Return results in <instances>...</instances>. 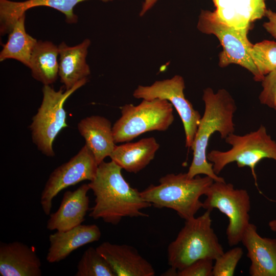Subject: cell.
<instances>
[{
    "mask_svg": "<svg viewBox=\"0 0 276 276\" xmlns=\"http://www.w3.org/2000/svg\"><path fill=\"white\" fill-rule=\"evenodd\" d=\"M218 18L228 26L249 31L252 24L265 16L266 0H212Z\"/></svg>",
    "mask_w": 276,
    "mask_h": 276,
    "instance_id": "cell-18",
    "label": "cell"
},
{
    "mask_svg": "<svg viewBox=\"0 0 276 276\" xmlns=\"http://www.w3.org/2000/svg\"><path fill=\"white\" fill-rule=\"evenodd\" d=\"M159 148L154 137L144 138L136 142L116 146L109 157L122 169L136 173L153 159Z\"/></svg>",
    "mask_w": 276,
    "mask_h": 276,
    "instance_id": "cell-21",
    "label": "cell"
},
{
    "mask_svg": "<svg viewBox=\"0 0 276 276\" xmlns=\"http://www.w3.org/2000/svg\"><path fill=\"white\" fill-rule=\"evenodd\" d=\"M213 260L200 259L177 271L178 276H213Z\"/></svg>",
    "mask_w": 276,
    "mask_h": 276,
    "instance_id": "cell-28",
    "label": "cell"
},
{
    "mask_svg": "<svg viewBox=\"0 0 276 276\" xmlns=\"http://www.w3.org/2000/svg\"><path fill=\"white\" fill-rule=\"evenodd\" d=\"M88 79L80 81L73 87L64 91L61 88L55 90L50 85H43V98L36 114L30 125L33 143L45 155H55L53 143L58 134L67 125L64 104L76 90L85 85Z\"/></svg>",
    "mask_w": 276,
    "mask_h": 276,
    "instance_id": "cell-7",
    "label": "cell"
},
{
    "mask_svg": "<svg viewBox=\"0 0 276 276\" xmlns=\"http://www.w3.org/2000/svg\"><path fill=\"white\" fill-rule=\"evenodd\" d=\"M276 2V0H274Z\"/></svg>",
    "mask_w": 276,
    "mask_h": 276,
    "instance_id": "cell-32",
    "label": "cell"
},
{
    "mask_svg": "<svg viewBox=\"0 0 276 276\" xmlns=\"http://www.w3.org/2000/svg\"><path fill=\"white\" fill-rule=\"evenodd\" d=\"M197 28L203 33L215 35L219 40L223 49L219 55V66L238 64L250 72L256 81H262L264 77L258 71L249 53L252 44L247 38L249 31L228 26L214 11L209 10L201 11Z\"/></svg>",
    "mask_w": 276,
    "mask_h": 276,
    "instance_id": "cell-8",
    "label": "cell"
},
{
    "mask_svg": "<svg viewBox=\"0 0 276 276\" xmlns=\"http://www.w3.org/2000/svg\"><path fill=\"white\" fill-rule=\"evenodd\" d=\"M185 220L183 227L168 247V264L180 270L200 259L215 260L223 252L222 245L212 227L211 212Z\"/></svg>",
    "mask_w": 276,
    "mask_h": 276,
    "instance_id": "cell-4",
    "label": "cell"
},
{
    "mask_svg": "<svg viewBox=\"0 0 276 276\" xmlns=\"http://www.w3.org/2000/svg\"><path fill=\"white\" fill-rule=\"evenodd\" d=\"M58 46L49 41H37L28 67L32 77L43 85L54 83L58 76Z\"/></svg>",
    "mask_w": 276,
    "mask_h": 276,
    "instance_id": "cell-22",
    "label": "cell"
},
{
    "mask_svg": "<svg viewBox=\"0 0 276 276\" xmlns=\"http://www.w3.org/2000/svg\"><path fill=\"white\" fill-rule=\"evenodd\" d=\"M112 126L116 143L128 142L145 132L167 130L174 120L173 106L167 100L143 99L137 105L125 104Z\"/></svg>",
    "mask_w": 276,
    "mask_h": 276,
    "instance_id": "cell-6",
    "label": "cell"
},
{
    "mask_svg": "<svg viewBox=\"0 0 276 276\" xmlns=\"http://www.w3.org/2000/svg\"><path fill=\"white\" fill-rule=\"evenodd\" d=\"M99 165L93 152L85 145L68 162L50 174L42 190L40 203L44 214H51L53 199L63 189L96 177Z\"/></svg>",
    "mask_w": 276,
    "mask_h": 276,
    "instance_id": "cell-11",
    "label": "cell"
},
{
    "mask_svg": "<svg viewBox=\"0 0 276 276\" xmlns=\"http://www.w3.org/2000/svg\"><path fill=\"white\" fill-rule=\"evenodd\" d=\"M96 249L109 263L116 276H154L152 265L133 246L108 241Z\"/></svg>",
    "mask_w": 276,
    "mask_h": 276,
    "instance_id": "cell-13",
    "label": "cell"
},
{
    "mask_svg": "<svg viewBox=\"0 0 276 276\" xmlns=\"http://www.w3.org/2000/svg\"><path fill=\"white\" fill-rule=\"evenodd\" d=\"M26 15L21 16L9 33L8 40L3 44L0 61L16 60L29 67L33 50L37 40L28 34L25 26Z\"/></svg>",
    "mask_w": 276,
    "mask_h": 276,
    "instance_id": "cell-23",
    "label": "cell"
},
{
    "mask_svg": "<svg viewBox=\"0 0 276 276\" xmlns=\"http://www.w3.org/2000/svg\"><path fill=\"white\" fill-rule=\"evenodd\" d=\"M185 88L183 77L175 75L171 79L156 81L150 86L139 85L133 96L136 99H160L169 101L181 120L186 135V147L191 148L201 116L186 98Z\"/></svg>",
    "mask_w": 276,
    "mask_h": 276,
    "instance_id": "cell-10",
    "label": "cell"
},
{
    "mask_svg": "<svg viewBox=\"0 0 276 276\" xmlns=\"http://www.w3.org/2000/svg\"><path fill=\"white\" fill-rule=\"evenodd\" d=\"M202 100L204 111L201 117L191 149L193 157L187 173L190 178L203 174L214 181H225L214 171L213 164L207 159V148L211 136L218 132L222 139L235 130L233 119L237 106L231 95L225 89L215 93L210 87L203 90Z\"/></svg>",
    "mask_w": 276,
    "mask_h": 276,
    "instance_id": "cell-2",
    "label": "cell"
},
{
    "mask_svg": "<svg viewBox=\"0 0 276 276\" xmlns=\"http://www.w3.org/2000/svg\"><path fill=\"white\" fill-rule=\"evenodd\" d=\"M251 261V276H276V239L261 236L257 226L250 223L241 241Z\"/></svg>",
    "mask_w": 276,
    "mask_h": 276,
    "instance_id": "cell-12",
    "label": "cell"
},
{
    "mask_svg": "<svg viewBox=\"0 0 276 276\" xmlns=\"http://www.w3.org/2000/svg\"><path fill=\"white\" fill-rule=\"evenodd\" d=\"M90 190L88 184L84 183L73 191H66L58 210L50 214L47 229L62 232L81 224L89 210Z\"/></svg>",
    "mask_w": 276,
    "mask_h": 276,
    "instance_id": "cell-14",
    "label": "cell"
},
{
    "mask_svg": "<svg viewBox=\"0 0 276 276\" xmlns=\"http://www.w3.org/2000/svg\"><path fill=\"white\" fill-rule=\"evenodd\" d=\"M41 263L34 247L21 242L0 244V275L40 276Z\"/></svg>",
    "mask_w": 276,
    "mask_h": 276,
    "instance_id": "cell-15",
    "label": "cell"
},
{
    "mask_svg": "<svg viewBox=\"0 0 276 276\" xmlns=\"http://www.w3.org/2000/svg\"><path fill=\"white\" fill-rule=\"evenodd\" d=\"M85 1L88 0H26L23 2L0 0L1 34H9L15 22L26 11L39 6L54 8L65 15L67 23H76L78 17L74 13V8L77 4ZM100 1L107 2L113 0Z\"/></svg>",
    "mask_w": 276,
    "mask_h": 276,
    "instance_id": "cell-16",
    "label": "cell"
},
{
    "mask_svg": "<svg viewBox=\"0 0 276 276\" xmlns=\"http://www.w3.org/2000/svg\"><path fill=\"white\" fill-rule=\"evenodd\" d=\"M265 16L268 21L265 22L263 26L266 31L276 39V13L270 9H267Z\"/></svg>",
    "mask_w": 276,
    "mask_h": 276,
    "instance_id": "cell-29",
    "label": "cell"
},
{
    "mask_svg": "<svg viewBox=\"0 0 276 276\" xmlns=\"http://www.w3.org/2000/svg\"><path fill=\"white\" fill-rule=\"evenodd\" d=\"M243 255V249L240 247H235L224 252L215 260L213 276L234 275L236 268Z\"/></svg>",
    "mask_w": 276,
    "mask_h": 276,
    "instance_id": "cell-26",
    "label": "cell"
},
{
    "mask_svg": "<svg viewBox=\"0 0 276 276\" xmlns=\"http://www.w3.org/2000/svg\"><path fill=\"white\" fill-rule=\"evenodd\" d=\"M76 276H116L112 268L97 249L85 250L77 265Z\"/></svg>",
    "mask_w": 276,
    "mask_h": 276,
    "instance_id": "cell-24",
    "label": "cell"
},
{
    "mask_svg": "<svg viewBox=\"0 0 276 276\" xmlns=\"http://www.w3.org/2000/svg\"><path fill=\"white\" fill-rule=\"evenodd\" d=\"M225 141L232 146L230 149L224 151L213 150L207 153V159L213 164L214 172L218 175L226 165L236 162L239 168H250L258 187L256 166L265 158L276 161V142L263 125L257 130L243 135L231 133Z\"/></svg>",
    "mask_w": 276,
    "mask_h": 276,
    "instance_id": "cell-5",
    "label": "cell"
},
{
    "mask_svg": "<svg viewBox=\"0 0 276 276\" xmlns=\"http://www.w3.org/2000/svg\"><path fill=\"white\" fill-rule=\"evenodd\" d=\"M249 53L259 73L265 76L276 69V42L264 40L252 44Z\"/></svg>",
    "mask_w": 276,
    "mask_h": 276,
    "instance_id": "cell-25",
    "label": "cell"
},
{
    "mask_svg": "<svg viewBox=\"0 0 276 276\" xmlns=\"http://www.w3.org/2000/svg\"><path fill=\"white\" fill-rule=\"evenodd\" d=\"M268 226L272 231L276 232V219L270 221L268 223Z\"/></svg>",
    "mask_w": 276,
    "mask_h": 276,
    "instance_id": "cell-31",
    "label": "cell"
},
{
    "mask_svg": "<svg viewBox=\"0 0 276 276\" xmlns=\"http://www.w3.org/2000/svg\"><path fill=\"white\" fill-rule=\"evenodd\" d=\"M158 0H144L142 5L140 16H143L150 9H151Z\"/></svg>",
    "mask_w": 276,
    "mask_h": 276,
    "instance_id": "cell-30",
    "label": "cell"
},
{
    "mask_svg": "<svg viewBox=\"0 0 276 276\" xmlns=\"http://www.w3.org/2000/svg\"><path fill=\"white\" fill-rule=\"evenodd\" d=\"M202 208L212 211L219 210L228 220L226 228L228 244H238L250 223V198L247 190L235 189L234 185L225 181H214L205 193Z\"/></svg>",
    "mask_w": 276,
    "mask_h": 276,
    "instance_id": "cell-9",
    "label": "cell"
},
{
    "mask_svg": "<svg viewBox=\"0 0 276 276\" xmlns=\"http://www.w3.org/2000/svg\"><path fill=\"white\" fill-rule=\"evenodd\" d=\"M261 82L260 102L276 110V69L265 75Z\"/></svg>",
    "mask_w": 276,
    "mask_h": 276,
    "instance_id": "cell-27",
    "label": "cell"
},
{
    "mask_svg": "<svg viewBox=\"0 0 276 276\" xmlns=\"http://www.w3.org/2000/svg\"><path fill=\"white\" fill-rule=\"evenodd\" d=\"M101 237V230L96 224H81L65 231H57L49 236L47 261L50 263L60 262L78 248L98 241Z\"/></svg>",
    "mask_w": 276,
    "mask_h": 276,
    "instance_id": "cell-17",
    "label": "cell"
},
{
    "mask_svg": "<svg viewBox=\"0 0 276 276\" xmlns=\"http://www.w3.org/2000/svg\"><path fill=\"white\" fill-rule=\"evenodd\" d=\"M214 181L206 175L190 178L187 173L168 174L159 179V185H151L141 194L155 208L172 209L187 220L194 217L202 208L200 198L205 195Z\"/></svg>",
    "mask_w": 276,
    "mask_h": 276,
    "instance_id": "cell-3",
    "label": "cell"
},
{
    "mask_svg": "<svg viewBox=\"0 0 276 276\" xmlns=\"http://www.w3.org/2000/svg\"><path fill=\"white\" fill-rule=\"evenodd\" d=\"M77 127L98 165L110 156L116 145L109 120L100 116H91L82 119Z\"/></svg>",
    "mask_w": 276,
    "mask_h": 276,
    "instance_id": "cell-19",
    "label": "cell"
},
{
    "mask_svg": "<svg viewBox=\"0 0 276 276\" xmlns=\"http://www.w3.org/2000/svg\"><path fill=\"white\" fill-rule=\"evenodd\" d=\"M90 44V40L85 39L81 43L73 47L67 45L64 42L58 45V76L65 90L71 89L90 75V68L86 61Z\"/></svg>",
    "mask_w": 276,
    "mask_h": 276,
    "instance_id": "cell-20",
    "label": "cell"
},
{
    "mask_svg": "<svg viewBox=\"0 0 276 276\" xmlns=\"http://www.w3.org/2000/svg\"><path fill=\"white\" fill-rule=\"evenodd\" d=\"M122 169L112 160L99 165L95 178L88 183L95 197L89 217L116 225L124 217L148 216L141 210L151 204L126 181Z\"/></svg>",
    "mask_w": 276,
    "mask_h": 276,
    "instance_id": "cell-1",
    "label": "cell"
}]
</instances>
